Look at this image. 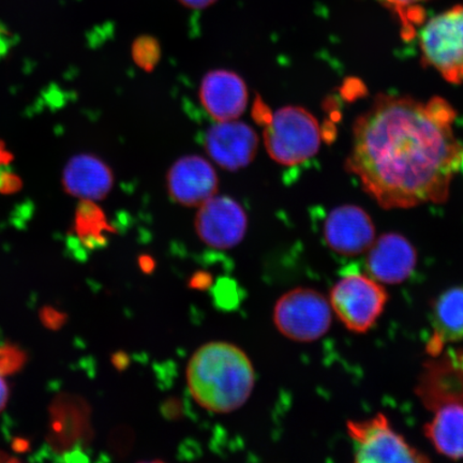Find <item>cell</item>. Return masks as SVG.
<instances>
[{"instance_id":"6da1fadb","label":"cell","mask_w":463,"mask_h":463,"mask_svg":"<svg viewBox=\"0 0 463 463\" xmlns=\"http://www.w3.org/2000/svg\"><path fill=\"white\" fill-rule=\"evenodd\" d=\"M455 119L443 98L379 95L353 126L346 170L386 210L444 203L463 165Z\"/></svg>"},{"instance_id":"7a4b0ae2","label":"cell","mask_w":463,"mask_h":463,"mask_svg":"<svg viewBox=\"0 0 463 463\" xmlns=\"http://www.w3.org/2000/svg\"><path fill=\"white\" fill-rule=\"evenodd\" d=\"M191 397L213 413H231L244 405L256 384L253 364L244 351L228 343L199 347L187 367Z\"/></svg>"},{"instance_id":"3957f363","label":"cell","mask_w":463,"mask_h":463,"mask_svg":"<svg viewBox=\"0 0 463 463\" xmlns=\"http://www.w3.org/2000/svg\"><path fill=\"white\" fill-rule=\"evenodd\" d=\"M322 129L317 119L306 109L283 107L264 127L266 152L277 164L294 166L314 158L320 150Z\"/></svg>"},{"instance_id":"277c9868","label":"cell","mask_w":463,"mask_h":463,"mask_svg":"<svg viewBox=\"0 0 463 463\" xmlns=\"http://www.w3.org/2000/svg\"><path fill=\"white\" fill-rule=\"evenodd\" d=\"M328 300L335 317L349 331L364 334L383 314L389 294L372 276L351 271L335 283Z\"/></svg>"},{"instance_id":"5b68a950","label":"cell","mask_w":463,"mask_h":463,"mask_svg":"<svg viewBox=\"0 0 463 463\" xmlns=\"http://www.w3.org/2000/svg\"><path fill=\"white\" fill-rule=\"evenodd\" d=\"M424 66L433 68L449 83H463V5L433 16L420 29Z\"/></svg>"},{"instance_id":"8992f818","label":"cell","mask_w":463,"mask_h":463,"mask_svg":"<svg viewBox=\"0 0 463 463\" xmlns=\"http://www.w3.org/2000/svg\"><path fill=\"white\" fill-rule=\"evenodd\" d=\"M332 320L329 300L314 288H293L275 305L278 331L297 343H314L322 338L331 328Z\"/></svg>"},{"instance_id":"52a82bcc","label":"cell","mask_w":463,"mask_h":463,"mask_svg":"<svg viewBox=\"0 0 463 463\" xmlns=\"http://www.w3.org/2000/svg\"><path fill=\"white\" fill-rule=\"evenodd\" d=\"M346 430L354 447L355 462L422 463L430 460L393 430L384 414L361 421L350 420Z\"/></svg>"},{"instance_id":"ba28073f","label":"cell","mask_w":463,"mask_h":463,"mask_svg":"<svg viewBox=\"0 0 463 463\" xmlns=\"http://www.w3.org/2000/svg\"><path fill=\"white\" fill-rule=\"evenodd\" d=\"M194 228L206 246L227 250L244 240L248 217L239 201L228 195L216 194L199 206Z\"/></svg>"},{"instance_id":"9c48e42d","label":"cell","mask_w":463,"mask_h":463,"mask_svg":"<svg viewBox=\"0 0 463 463\" xmlns=\"http://www.w3.org/2000/svg\"><path fill=\"white\" fill-rule=\"evenodd\" d=\"M90 405L82 397L61 393L50 407V426L46 441L55 453L73 454L90 442Z\"/></svg>"},{"instance_id":"30bf717a","label":"cell","mask_w":463,"mask_h":463,"mask_svg":"<svg viewBox=\"0 0 463 463\" xmlns=\"http://www.w3.org/2000/svg\"><path fill=\"white\" fill-rule=\"evenodd\" d=\"M204 147L208 157L218 166L236 172L245 169L256 158L259 137L244 121H216L206 132Z\"/></svg>"},{"instance_id":"8fae6325","label":"cell","mask_w":463,"mask_h":463,"mask_svg":"<svg viewBox=\"0 0 463 463\" xmlns=\"http://www.w3.org/2000/svg\"><path fill=\"white\" fill-rule=\"evenodd\" d=\"M215 167L202 156L177 159L166 173V189L172 201L184 207H199L218 194Z\"/></svg>"},{"instance_id":"7c38bea8","label":"cell","mask_w":463,"mask_h":463,"mask_svg":"<svg viewBox=\"0 0 463 463\" xmlns=\"http://www.w3.org/2000/svg\"><path fill=\"white\" fill-rule=\"evenodd\" d=\"M323 236L335 253L356 257L373 246L375 227L372 217L362 207L341 205L329 212L324 222Z\"/></svg>"},{"instance_id":"4fadbf2b","label":"cell","mask_w":463,"mask_h":463,"mask_svg":"<svg viewBox=\"0 0 463 463\" xmlns=\"http://www.w3.org/2000/svg\"><path fill=\"white\" fill-rule=\"evenodd\" d=\"M418 251L399 233H386L375 239L367 251L368 275L382 285H401L414 273Z\"/></svg>"},{"instance_id":"5bb4252c","label":"cell","mask_w":463,"mask_h":463,"mask_svg":"<svg viewBox=\"0 0 463 463\" xmlns=\"http://www.w3.org/2000/svg\"><path fill=\"white\" fill-rule=\"evenodd\" d=\"M199 98L206 113L216 121L239 119L245 113L249 91L245 80L228 69L208 71L202 79Z\"/></svg>"},{"instance_id":"9a60e30c","label":"cell","mask_w":463,"mask_h":463,"mask_svg":"<svg viewBox=\"0 0 463 463\" xmlns=\"http://www.w3.org/2000/svg\"><path fill=\"white\" fill-rule=\"evenodd\" d=\"M114 183L111 166L95 155H75L63 167L62 188L69 195L80 201L98 202L106 199Z\"/></svg>"},{"instance_id":"2e32d148","label":"cell","mask_w":463,"mask_h":463,"mask_svg":"<svg viewBox=\"0 0 463 463\" xmlns=\"http://www.w3.org/2000/svg\"><path fill=\"white\" fill-rule=\"evenodd\" d=\"M424 431L439 454L454 460L463 459V403L441 405Z\"/></svg>"},{"instance_id":"e0dca14e","label":"cell","mask_w":463,"mask_h":463,"mask_svg":"<svg viewBox=\"0 0 463 463\" xmlns=\"http://www.w3.org/2000/svg\"><path fill=\"white\" fill-rule=\"evenodd\" d=\"M433 335L430 346L463 340V286L454 287L437 298L432 309Z\"/></svg>"},{"instance_id":"ac0fdd59","label":"cell","mask_w":463,"mask_h":463,"mask_svg":"<svg viewBox=\"0 0 463 463\" xmlns=\"http://www.w3.org/2000/svg\"><path fill=\"white\" fill-rule=\"evenodd\" d=\"M113 231L106 213L96 202L80 200L75 211L74 232L86 247H102Z\"/></svg>"},{"instance_id":"d6986e66","label":"cell","mask_w":463,"mask_h":463,"mask_svg":"<svg viewBox=\"0 0 463 463\" xmlns=\"http://www.w3.org/2000/svg\"><path fill=\"white\" fill-rule=\"evenodd\" d=\"M131 56L136 65L143 71L153 72L161 61V44L150 34H143L133 42Z\"/></svg>"},{"instance_id":"ffe728a7","label":"cell","mask_w":463,"mask_h":463,"mask_svg":"<svg viewBox=\"0 0 463 463\" xmlns=\"http://www.w3.org/2000/svg\"><path fill=\"white\" fill-rule=\"evenodd\" d=\"M26 353L14 345H0V374H14L23 367L26 363Z\"/></svg>"},{"instance_id":"44dd1931","label":"cell","mask_w":463,"mask_h":463,"mask_svg":"<svg viewBox=\"0 0 463 463\" xmlns=\"http://www.w3.org/2000/svg\"><path fill=\"white\" fill-rule=\"evenodd\" d=\"M380 2L395 11L402 23L407 24L411 20H412V23L416 21L412 9L418 8V5L426 2V0H380Z\"/></svg>"},{"instance_id":"7402d4cb","label":"cell","mask_w":463,"mask_h":463,"mask_svg":"<svg viewBox=\"0 0 463 463\" xmlns=\"http://www.w3.org/2000/svg\"><path fill=\"white\" fill-rule=\"evenodd\" d=\"M40 318H42L45 327L56 331V329H60L63 324H65L67 316L63 315L61 311L51 308V307H44V308L40 311Z\"/></svg>"},{"instance_id":"603a6c76","label":"cell","mask_w":463,"mask_h":463,"mask_svg":"<svg viewBox=\"0 0 463 463\" xmlns=\"http://www.w3.org/2000/svg\"><path fill=\"white\" fill-rule=\"evenodd\" d=\"M251 115L258 125L265 127L269 123L273 111L263 101L262 98L258 95L252 104Z\"/></svg>"},{"instance_id":"cb8c5ba5","label":"cell","mask_w":463,"mask_h":463,"mask_svg":"<svg viewBox=\"0 0 463 463\" xmlns=\"http://www.w3.org/2000/svg\"><path fill=\"white\" fill-rule=\"evenodd\" d=\"M23 182L20 176L13 172L0 173V194H13L20 191Z\"/></svg>"},{"instance_id":"d4e9b609","label":"cell","mask_w":463,"mask_h":463,"mask_svg":"<svg viewBox=\"0 0 463 463\" xmlns=\"http://www.w3.org/2000/svg\"><path fill=\"white\" fill-rule=\"evenodd\" d=\"M183 7L190 10H205L215 5L218 0H177Z\"/></svg>"},{"instance_id":"484cf974","label":"cell","mask_w":463,"mask_h":463,"mask_svg":"<svg viewBox=\"0 0 463 463\" xmlns=\"http://www.w3.org/2000/svg\"><path fill=\"white\" fill-rule=\"evenodd\" d=\"M14 154L7 149L5 144L0 140V167L8 165L14 160Z\"/></svg>"},{"instance_id":"4316f807","label":"cell","mask_w":463,"mask_h":463,"mask_svg":"<svg viewBox=\"0 0 463 463\" xmlns=\"http://www.w3.org/2000/svg\"><path fill=\"white\" fill-rule=\"evenodd\" d=\"M9 398V389L7 383L3 379V375L0 374V412L5 409V405H7Z\"/></svg>"},{"instance_id":"83f0119b","label":"cell","mask_w":463,"mask_h":463,"mask_svg":"<svg viewBox=\"0 0 463 463\" xmlns=\"http://www.w3.org/2000/svg\"><path fill=\"white\" fill-rule=\"evenodd\" d=\"M141 268L144 271H149L154 269V260L149 257H143L140 260Z\"/></svg>"},{"instance_id":"f1b7e54d","label":"cell","mask_w":463,"mask_h":463,"mask_svg":"<svg viewBox=\"0 0 463 463\" xmlns=\"http://www.w3.org/2000/svg\"><path fill=\"white\" fill-rule=\"evenodd\" d=\"M16 462L19 461V459L16 458H11L9 455L3 453V451H0V462Z\"/></svg>"},{"instance_id":"f546056e","label":"cell","mask_w":463,"mask_h":463,"mask_svg":"<svg viewBox=\"0 0 463 463\" xmlns=\"http://www.w3.org/2000/svg\"><path fill=\"white\" fill-rule=\"evenodd\" d=\"M5 34H7V33H5L4 29L0 27V43H4L3 39L5 38Z\"/></svg>"},{"instance_id":"4dcf8cb0","label":"cell","mask_w":463,"mask_h":463,"mask_svg":"<svg viewBox=\"0 0 463 463\" xmlns=\"http://www.w3.org/2000/svg\"><path fill=\"white\" fill-rule=\"evenodd\" d=\"M202 278H204V281H203V282H204V283H208V281H207V276L202 275ZM193 283H195V287H196V288H200V286L202 285V283H200V281H199V280H196V281H194V282H193Z\"/></svg>"}]
</instances>
